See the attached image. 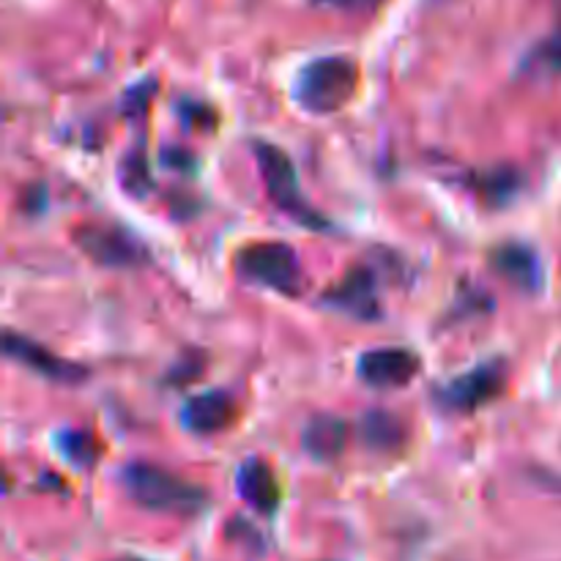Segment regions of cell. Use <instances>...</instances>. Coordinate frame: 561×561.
<instances>
[{
    "instance_id": "obj_1",
    "label": "cell",
    "mask_w": 561,
    "mask_h": 561,
    "mask_svg": "<svg viewBox=\"0 0 561 561\" xmlns=\"http://www.w3.org/2000/svg\"><path fill=\"white\" fill-rule=\"evenodd\" d=\"M121 482L131 502L151 513L197 515L208 504V493L201 485H192L162 466L126 463L121 469Z\"/></svg>"
},
{
    "instance_id": "obj_2",
    "label": "cell",
    "mask_w": 561,
    "mask_h": 561,
    "mask_svg": "<svg viewBox=\"0 0 561 561\" xmlns=\"http://www.w3.org/2000/svg\"><path fill=\"white\" fill-rule=\"evenodd\" d=\"M359 88V64L348 55H323L299 69L294 80V99L312 115L343 110Z\"/></svg>"
},
{
    "instance_id": "obj_3",
    "label": "cell",
    "mask_w": 561,
    "mask_h": 561,
    "mask_svg": "<svg viewBox=\"0 0 561 561\" xmlns=\"http://www.w3.org/2000/svg\"><path fill=\"white\" fill-rule=\"evenodd\" d=\"M252 153H255L263 184H266V192L268 197H272L274 206L283 214H288L290 219H296L299 225H305V228L329 230L327 217H323L321 211H316V208L301 197L299 175H296V168L294 162H290L288 153L266 140L252 142Z\"/></svg>"
},
{
    "instance_id": "obj_4",
    "label": "cell",
    "mask_w": 561,
    "mask_h": 561,
    "mask_svg": "<svg viewBox=\"0 0 561 561\" xmlns=\"http://www.w3.org/2000/svg\"><path fill=\"white\" fill-rule=\"evenodd\" d=\"M236 266L247 283L263 285L277 294L299 296L305 288L299 255L294 247L279 244V241H257V244L244 247L236 257Z\"/></svg>"
},
{
    "instance_id": "obj_5",
    "label": "cell",
    "mask_w": 561,
    "mask_h": 561,
    "mask_svg": "<svg viewBox=\"0 0 561 561\" xmlns=\"http://www.w3.org/2000/svg\"><path fill=\"white\" fill-rule=\"evenodd\" d=\"M507 387V362L504 359H488L480 362L474 370L463 373V376L453 378L449 383L436 389V403L447 411H458V414H471V411L482 409Z\"/></svg>"
},
{
    "instance_id": "obj_6",
    "label": "cell",
    "mask_w": 561,
    "mask_h": 561,
    "mask_svg": "<svg viewBox=\"0 0 561 561\" xmlns=\"http://www.w3.org/2000/svg\"><path fill=\"white\" fill-rule=\"evenodd\" d=\"M75 244L91 257L93 263L107 268H135L148 263V250L126 230L115 225L88 222L75 230Z\"/></svg>"
},
{
    "instance_id": "obj_7",
    "label": "cell",
    "mask_w": 561,
    "mask_h": 561,
    "mask_svg": "<svg viewBox=\"0 0 561 561\" xmlns=\"http://www.w3.org/2000/svg\"><path fill=\"white\" fill-rule=\"evenodd\" d=\"M3 351L5 356H11V359H16L20 365H25L27 370L38 373V376L47 378V381L77 387V383H82L88 376H91L88 367L64 359V356H58L55 351H49L47 345L33 343V340L25 337V334L5 332Z\"/></svg>"
},
{
    "instance_id": "obj_8",
    "label": "cell",
    "mask_w": 561,
    "mask_h": 561,
    "mask_svg": "<svg viewBox=\"0 0 561 561\" xmlns=\"http://www.w3.org/2000/svg\"><path fill=\"white\" fill-rule=\"evenodd\" d=\"M323 301L334 310L354 316L359 321H376L381 318V301H378L376 272L367 266H354L343 274L334 288L323 294Z\"/></svg>"
},
{
    "instance_id": "obj_9",
    "label": "cell",
    "mask_w": 561,
    "mask_h": 561,
    "mask_svg": "<svg viewBox=\"0 0 561 561\" xmlns=\"http://www.w3.org/2000/svg\"><path fill=\"white\" fill-rule=\"evenodd\" d=\"M359 378L373 389H398L414 381L420 373V356L405 348H376L362 354Z\"/></svg>"
},
{
    "instance_id": "obj_10",
    "label": "cell",
    "mask_w": 561,
    "mask_h": 561,
    "mask_svg": "<svg viewBox=\"0 0 561 561\" xmlns=\"http://www.w3.org/2000/svg\"><path fill=\"white\" fill-rule=\"evenodd\" d=\"M236 416H239V405L228 392H219V389L195 394L181 409V422L186 431L197 433V436H214V433L228 431Z\"/></svg>"
},
{
    "instance_id": "obj_11",
    "label": "cell",
    "mask_w": 561,
    "mask_h": 561,
    "mask_svg": "<svg viewBox=\"0 0 561 561\" xmlns=\"http://www.w3.org/2000/svg\"><path fill=\"white\" fill-rule=\"evenodd\" d=\"M491 266L496 268V274H502L510 285L526 290V294H535V290L542 288V263L531 247L518 244V241L499 244L496 250L491 252Z\"/></svg>"
},
{
    "instance_id": "obj_12",
    "label": "cell",
    "mask_w": 561,
    "mask_h": 561,
    "mask_svg": "<svg viewBox=\"0 0 561 561\" xmlns=\"http://www.w3.org/2000/svg\"><path fill=\"white\" fill-rule=\"evenodd\" d=\"M236 485H239L241 499L263 515L277 513V507L283 504V488H279L277 474L272 471V466L257 458H250L241 466L236 474Z\"/></svg>"
},
{
    "instance_id": "obj_13",
    "label": "cell",
    "mask_w": 561,
    "mask_h": 561,
    "mask_svg": "<svg viewBox=\"0 0 561 561\" xmlns=\"http://www.w3.org/2000/svg\"><path fill=\"white\" fill-rule=\"evenodd\" d=\"M351 427L348 422L334 414L312 416L310 425L305 427V449L316 460H337L345 453Z\"/></svg>"
},
{
    "instance_id": "obj_14",
    "label": "cell",
    "mask_w": 561,
    "mask_h": 561,
    "mask_svg": "<svg viewBox=\"0 0 561 561\" xmlns=\"http://www.w3.org/2000/svg\"><path fill=\"white\" fill-rule=\"evenodd\" d=\"M359 436L370 449H378V453H398L405 444V427L389 411L373 409L362 416Z\"/></svg>"
},
{
    "instance_id": "obj_15",
    "label": "cell",
    "mask_w": 561,
    "mask_h": 561,
    "mask_svg": "<svg viewBox=\"0 0 561 561\" xmlns=\"http://www.w3.org/2000/svg\"><path fill=\"white\" fill-rule=\"evenodd\" d=\"M474 190L480 192L488 206H507L520 190V175L513 168L485 170L474 179Z\"/></svg>"
},
{
    "instance_id": "obj_16",
    "label": "cell",
    "mask_w": 561,
    "mask_h": 561,
    "mask_svg": "<svg viewBox=\"0 0 561 561\" xmlns=\"http://www.w3.org/2000/svg\"><path fill=\"white\" fill-rule=\"evenodd\" d=\"M58 449L64 453L66 460H71L80 469H91L99 460V444L91 433L85 431H69L58 436Z\"/></svg>"
},
{
    "instance_id": "obj_17",
    "label": "cell",
    "mask_w": 561,
    "mask_h": 561,
    "mask_svg": "<svg viewBox=\"0 0 561 561\" xmlns=\"http://www.w3.org/2000/svg\"><path fill=\"white\" fill-rule=\"evenodd\" d=\"M524 66L535 75H557V71H561V25L526 55Z\"/></svg>"
},
{
    "instance_id": "obj_18",
    "label": "cell",
    "mask_w": 561,
    "mask_h": 561,
    "mask_svg": "<svg viewBox=\"0 0 561 561\" xmlns=\"http://www.w3.org/2000/svg\"><path fill=\"white\" fill-rule=\"evenodd\" d=\"M318 5H329V9L337 11H354V14H362V11H373L383 3V0H316Z\"/></svg>"
},
{
    "instance_id": "obj_19",
    "label": "cell",
    "mask_w": 561,
    "mask_h": 561,
    "mask_svg": "<svg viewBox=\"0 0 561 561\" xmlns=\"http://www.w3.org/2000/svg\"><path fill=\"white\" fill-rule=\"evenodd\" d=\"M115 561H146V559H135V557H126V559H115Z\"/></svg>"
},
{
    "instance_id": "obj_20",
    "label": "cell",
    "mask_w": 561,
    "mask_h": 561,
    "mask_svg": "<svg viewBox=\"0 0 561 561\" xmlns=\"http://www.w3.org/2000/svg\"><path fill=\"white\" fill-rule=\"evenodd\" d=\"M557 3H559V14H561V0H557ZM559 25H561V22H559Z\"/></svg>"
}]
</instances>
